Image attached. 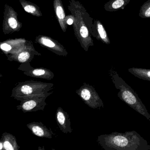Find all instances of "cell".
Listing matches in <instances>:
<instances>
[{
	"mask_svg": "<svg viewBox=\"0 0 150 150\" xmlns=\"http://www.w3.org/2000/svg\"></svg>",
	"mask_w": 150,
	"mask_h": 150,
	"instance_id": "cell-22",
	"label": "cell"
},
{
	"mask_svg": "<svg viewBox=\"0 0 150 150\" xmlns=\"http://www.w3.org/2000/svg\"><path fill=\"white\" fill-rule=\"evenodd\" d=\"M73 23V20L71 18H69L67 21V23L69 25H72Z\"/></svg>",
	"mask_w": 150,
	"mask_h": 150,
	"instance_id": "cell-20",
	"label": "cell"
},
{
	"mask_svg": "<svg viewBox=\"0 0 150 150\" xmlns=\"http://www.w3.org/2000/svg\"><path fill=\"white\" fill-rule=\"evenodd\" d=\"M84 102L90 108L94 109L104 107V104L94 88L86 83L76 91Z\"/></svg>",
	"mask_w": 150,
	"mask_h": 150,
	"instance_id": "cell-4",
	"label": "cell"
},
{
	"mask_svg": "<svg viewBox=\"0 0 150 150\" xmlns=\"http://www.w3.org/2000/svg\"><path fill=\"white\" fill-rule=\"evenodd\" d=\"M20 70L24 71V74L27 76L34 78H41V79L50 80L54 77V74L50 70L44 68H34L30 67L24 68L21 67Z\"/></svg>",
	"mask_w": 150,
	"mask_h": 150,
	"instance_id": "cell-7",
	"label": "cell"
},
{
	"mask_svg": "<svg viewBox=\"0 0 150 150\" xmlns=\"http://www.w3.org/2000/svg\"><path fill=\"white\" fill-rule=\"evenodd\" d=\"M8 23L10 28L12 29H16L18 27L17 21L13 17L9 18L8 20Z\"/></svg>",
	"mask_w": 150,
	"mask_h": 150,
	"instance_id": "cell-18",
	"label": "cell"
},
{
	"mask_svg": "<svg viewBox=\"0 0 150 150\" xmlns=\"http://www.w3.org/2000/svg\"><path fill=\"white\" fill-rule=\"evenodd\" d=\"M1 50L6 52H8L11 50L12 47L11 45L6 43H3L1 45Z\"/></svg>",
	"mask_w": 150,
	"mask_h": 150,
	"instance_id": "cell-19",
	"label": "cell"
},
{
	"mask_svg": "<svg viewBox=\"0 0 150 150\" xmlns=\"http://www.w3.org/2000/svg\"><path fill=\"white\" fill-rule=\"evenodd\" d=\"M54 6L56 14L59 21V23L63 30H64L65 31L66 30L65 24L64 23L65 13L63 7L61 6V3L59 1V0H55Z\"/></svg>",
	"mask_w": 150,
	"mask_h": 150,
	"instance_id": "cell-13",
	"label": "cell"
},
{
	"mask_svg": "<svg viewBox=\"0 0 150 150\" xmlns=\"http://www.w3.org/2000/svg\"><path fill=\"white\" fill-rule=\"evenodd\" d=\"M1 141L5 150H17L20 147L16 142L15 137L9 133H4Z\"/></svg>",
	"mask_w": 150,
	"mask_h": 150,
	"instance_id": "cell-10",
	"label": "cell"
},
{
	"mask_svg": "<svg viewBox=\"0 0 150 150\" xmlns=\"http://www.w3.org/2000/svg\"><path fill=\"white\" fill-rule=\"evenodd\" d=\"M30 55L28 52L24 51L17 55L16 59L20 63H24L28 62L30 59Z\"/></svg>",
	"mask_w": 150,
	"mask_h": 150,
	"instance_id": "cell-16",
	"label": "cell"
},
{
	"mask_svg": "<svg viewBox=\"0 0 150 150\" xmlns=\"http://www.w3.org/2000/svg\"><path fill=\"white\" fill-rule=\"evenodd\" d=\"M139 16L142 18H150V0L146 1L141 6Z\"/></svg>",
	"mask_w": 150,
	"mask_h": 150,
	"instance_id": "cell-14",
	"label": "cell"
},
{
	"mask_svg": "<svg viewBox=\"0 0 150 150\" xmlns=\"http://www.w3.org/2000/svg\"><path fill=\"white\" fill-rule=\"evenodd\" d=\"M52 83L40 81H26L18 83L12 91V97L17 100H23L30 96L42 95L50 93L53 88Z\"/></svg>",
	"mask_w": 150,
	"mask_h": 150,
	"instance_id": "cell-3",
	"label": "cell"
},
{
	"mask_svg": "<svg viewBox=\"0 0 150 150\" xmlns=\"http://www.w3.org/2000/svg\"><path fill=\"white\" fill-rule=\"evenodd\" d=\"M28 128L36 136L40 137L52 138V132L50 131L46 126L42 122H33L27 125Z\"/></svg>",
	"mask_w": 150,
	"mask_h": 150,
	"instance_id": "cell-8",
	"label": "cell"
},
{
	"mask_svg": "<svg viewBox=\"0 0 150 150\" xmlns=\"http://www.w3.org/2000/svg\"><path fill=\"white\" fill-rule=\"evenodd\" d=\"M3 148H4V146H3V143L1 141L0 142V150H2Z\"/></svg>",
	"mask_w": 150,
	"mask_h": 150,
	"instance_id": "cell-21",
	"label": "cell"
},
{
	"mask_svg": "<svg viewBox=\"0 0 150 150\" xmlns=\"http://www.w3.org/2000/svg\"><path fill=\"white\" fill-rule=\"evenodd\" d=\"M128 71L139 79L150 81V69L132 67L129 68Z\"/></svg>",
	"mask_w": 150,
	"mask_h": 150,
	"instance_id": "cell-12",
	"label": "cell"
},
{
	"mask_svg": "<svg viewBox=\"0 0 150 150\" xmlns=\"http://www.w3.org/2000/svg\"><path fill=\"white\" fill-rule=\"evenodd\" d=\"M131 0H110L104 5V9L109 12L122 10L129 3Z\"/></svg>",
	"mask_w": 150,
	"mask_h": 150,
	"instance_id": "cell-9",
	"label": "cell"
},
{
	"mask_svg": "<svg viewBox=\"0 0 150 150\" xmlns=\"http://www.w3.org/2000/svg\"><path fill=\"white\" fill-rule=\"evenodd\" d=\"M24 7V10L26 12H28L30 13L33 14L34 15L39 16V13L37 11V9L35 7L32 5H23Z\"/></svg>",
	"mask_w": 150,
	"mask_h": 150,
	"instance_id": "cell-17",
	"label": "cell"
},
{
	"mask_svg": "<svg viewBox=\"0 0 150 150\" xmlns=\"http://www.w3.org/2000/svg\"><path fill=\"white\" fill-rule=\"evenodd\" d=\"M51 93L52 92L46 94L28 97L21 101L20 105L17 106V109L21 110L23 112L43 110L46 105L45 100Z\"/></svg>",
	"mask_w": 150,
	"mask_h": 150,
	"instance_id": "cell-5",
	"label": "cell"
},
{
	"mask_svg": "<svg viewBox=\"0 0 150 150\" xmlns=\"http://www.w3.org/2000/svg\"><path fill=\"white\" fill-rule=\"evenodd\" d=\"M110 77L115 87L118 90L117 95L119 99L150 121V114L133 89L116 72H112Z\"/></svg>",
	"mask_w": 150,
	"mask_h": 150,
	"instance_id": "cell-2",
	"label": "cell"
},
{
	"mask_svg": "<svg viewBox=\"0 0 150 150\" xmlns=\"http://www.w3.org/2000/svg\"><path fill=\"white\" fill-rule=\"evenodd\" d=\"M56 120L60 129L65 133H71V121L68 114L61 108H58L56 115Z\"/></svg>",
	"mask_w": 150,
	"mask_h": 150,
	"instance_id": "cell-6",
	"label": "cell"
},
{
	"mask_svg": "<svg viewBox=\"0 0 150 150\" xmlns=\"http://www.w3.org/2000/svg\"><path fill=\"white\" fill-rule=\"evenodd\" d=\"M41 42L43 45L49 47V48L54 49L58 51L63 52V50H61L59 47H57L54 42H52L50 39H48L46 38H42L41 39Z\"/></svg>",
	"mask_w": 150,
	"mask_h": 150,
	"instance_id": "cell-15",
	"label": "cell"
},
{
	"mask_svg": "<svg viewBox=\"0 0 150 150\" xmlns=\"http://www.w3.org/2000/svg\"><path fill=\"white\" fill-rule=\"evenodd\" d=\"M95 29L96 31V37L101 40L103 43L110 44V41L107 31L102 23L100 21H96L95 23Z\"/></svg>",
	"mask_w": 150,
	"mask_h": 150,
	"instance_id": "cell-11",
	"label": "cell"
},
{
	"mask_svg": "<svg viewBox=\"0 0 150 150\" xmlns=\"http://www.w3.org/2000/svg\"><path fill=\"white\" fill-rule=\"evenodd\" d=\"M97 141L106 150H150L147 141L135 131L101 135Z\"/></svg>",
	"mask_w": 150,
	"mask_h": 150,
	"instance_id": "cell-1",
	"label": "cell"
}]
</instances>
